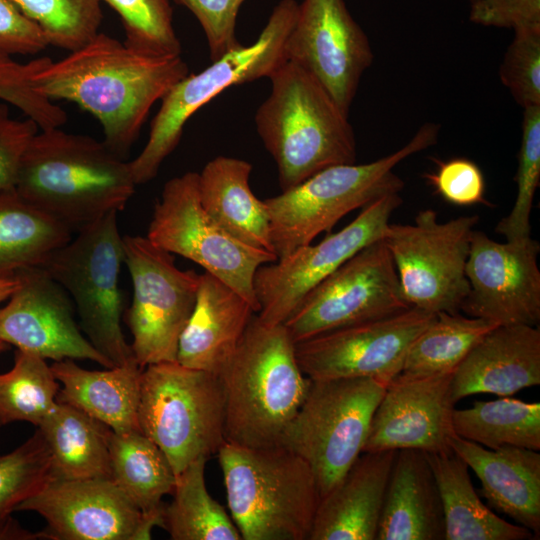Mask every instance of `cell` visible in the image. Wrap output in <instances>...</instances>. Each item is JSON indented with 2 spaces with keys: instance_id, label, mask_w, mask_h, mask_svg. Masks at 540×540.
<instances>
[{
  "instance_id": "10",
  "label": "cell",
  "mask_w": 540,
  "mask_h": 540,
  "mask_svg": "<svg viewBox=\"0 0 540 540\" xmlns=\"http://www.w3.org/2000/svg\"><path fill=\"white\" fill-rule=\"evenodd\" d=\"M117 213L85 226L39 265L69 294L87 339L113 366L135 358L120 323L123 301L118 281L124 253Z\"/></svg>"
},
{
  "instance_id": "22",
  "label": "cell",
  "mask_w": 540,
  "mask_h": 540,
  "mask_svg": "<svg viewBox=\"0 0 540 540\" xmlns=\"http://www.w3.org/2000/svg\"><path fill=\"white\" fill-rule=\"evenodd\" d=\"M540 384V329L526 324L500 325L467 354L452 377V396L480 393L500 397Z\"/></svg>"
},
{
  "instance_id": "8",
  "label": "cell",
  "mask_w": 540,
  "mask_h": 540,
  "mask_svg": "<svg viewBox=\"0 0 540 540\" xmlns=\"http://www.w3.org/2000/svg\"><path fill=\"white\" fill-rule=\"evenodd\" d=\"M138 422L176 475L199 458L209 459L225 443L218 375L177 361L147 365L140 379Z\"/></svg>"
},
{
  "instance_id": "11",
  "label": "cell",
  "mask_w": 540,
  "mask_h": 540,
  "mask_svg": "<svg viewBox=\"0 0 540 540\" xmlns=\"http://www.w3.org/2000/svg\"><path fill=\"white\" fill-rule=\"evenodd\" d=\"M146 237L163 250L200 265L258 313L255 273L277 257L235 239L207 214L200 201L197 172H186L165 183Z\"/></svg>"
},
{
  "instance_id": "26",
  "label": "cell",
  "mask_w": 540,
  "mask_h": 540,
  "mask_svg": "<svg viewBox=\"0 0 540 540\" xmlns=\"http://www.w3.org/2000/svg\"><path fill=\"white\" fill-rule=\"evenodd\" d=\"M376 540H445L442 500L425 452L397 451Z\"/></svg>"
},
{
  "instance_id": "14",
  "label": "cell",
  "mask_w": 540,
  "mask_h": 540,
  "mask_svg": "<svg viewBox=\"0 0 540 540\" xmlns=\"http://www.w3.org/2000/svg\"><path fill=\"white\" fill-rule=\"evenodd\" d=\"M409 308L391 254L380 239L359 250L311 289L284 325L296 343Z\"/></svg>"
},
{
  "instance_id": "7",
  "label": "cell",
  "mask_w": 540,
  "mask_h": 540,
  "mask_svg": "<svg viewBox=\"0 0 540 540\" xmlns=\"http://www.w3.org/2000/svg\"><path fill=\"white\" fill-rule=\"evenodd\" d=\"M298 7L296 0H280L256 41L241 44L199 73H189L166 93L143 150L129 162L136 185L157 176L163 161L179 144L186 122L201 107L229 87L269 78L287 61L285 43Z\"/></svg>"
},
{
  "instance_id": "6",
  "label": "cell",
  "mask_w": 540,
  "mask_h": 540,
  "mask_svg": "<svg viewBox=\"0 0 540 540\" xmlns=\"http://www.w3.org/2000/svg\"><path fill=\"white\" fill-rule=\"evenodd\" d=\"M440 126L425 123L403 147L364 164L324 168L296 186L264 201L273 250L278 258L311 244L342 217L374 200L399 193L404 183L393 169L402 160L434 145Z\"/></svg>"
},
{
  "instance_id": "24",
  "label": "cell",
  "mask_w": 540,
  "mask_h": 540,
  "mask_svg": "<svg viewBox=\"0 0 540 540\" xmlns=\"http://www.w3.org/2000/svg\"><path fill=\"white\" fill-rule=\"evenodd\" d=\"M451 450L479 478L481 494L489 507L540 535V454L505 446L488 449L454 434Z\"/></svg>"
},
{
  "instance_id": "45",
  "label": "cell",
  "mask_w": 540,
  "mask_h": 540,
  "mask_svg": "<svg viewBox=\"0 0 540 540\" xmlns=\"http://www.w3.org/2000/svg\"><path fill=\"white\" fill-rule=\"evenodd\" d=\"M39 129L30 118H11L8 106L0 103V191L15 188L24 154Z\"/></svg>"
},
{
  "instance_id": "31",
  "label": "cell",
  "mask_w": 540,
  "mask_h": 540,
  "mask_svg": "<svg viewBox=\"0 0 540 540\" xmlns=\"http://www.w3.org/2000/svg\"><path fill=\"white\" fill-rule=\"evenodd\" d=\"M64 224L25 201L15 188L0 191V278L39 266L71 240Z\"/></svg>"
},
{
  "instance_id": "41",
  "label": "cell",
  "mask_w": 540,
  "mask_h": 540,
  "mask_svg": "<svg viewBox=\"0 0 540 540\" xmlns=\"http://www.w3.org/2000/svg\"><path fill=\"white\" fill-rule=\"evenodd\" d=\"M49 59L41 57L20 63L11 55L0 53V99L21 110L40 130L57 128L67 121L66 112L33 86V76Z\"/></svg>"
},
{
  "instance_id": "12",
  "label": "cell",
  "mask_w": 540,
  "mask_h": 540,
  "mask_svg": "<svg viewBox=\"0 0 540 540\" xmlns=\"http://www.w3.org/2000/svg\"><path fill=\"white\" fill-rule=\"evenodd\" d=\"M479 217L439 222L432 209L413 224L389 223L383 237L403 295L411 307L431 313H457L468 295L465 274L470 237Z\"/></svg>"
},
{
  "instance_id": "9",
  "label": "cell",
  "mask_w": 540,
  "mask_h": 540,
  "mask_svg": "<svg viewBox=\"0 0 540 540\" xmlns=\"http://www.w3.org/2000/svg\"><path fill=\"white\" fill-rule=\"evenodd\" d=\"M388 383L371 377L311 380L280 445L310 466L320 498L362 453L373 414Z\"/></svg>"
},
{
  "instance_id": "49",
  "label": "cell",
  "mask_w": 540,
  "mask_h": 540,
  "mask_svg": "<svg viewBox=\"0 0 540 540\" xmlns=\"http://www.w3.org/2000/svg\"><path fill=\"white\" fill-rule=\"evenodd\" d=\"M469 1L472 3V2H474V1H476V0H469Z\"/></svg>"
},
{
  "instance_id": "3",
  "label": "cell",
  "mask_w": 540,
  "mask_h": 540,
  "mask_svg": "<svg viewBox=\"0 0 540 540\" xmlns=\"http://www.w3.org/2000/svg\"><path fill=\"white\" fill-rule=\"evenodd\" d=\"M217 375L224 396L225 441L247 448L280 445L311 383L299 367L285 325H267L257 315Z\"/></svg>"
},
{
  "instance_id": "2",
  "label": "cell",
  "mask_w": 540,
  "mask_h": 540,
  "mask_svg": "<svg viewBox=\"0 0 540 540\" xmlns=\"http://www.w3.org/2000/svg\"><path fill=\"white\" fill-rule=\"evenodd\" d=\"M135 187L129 162L104 141L59 127L34 136L15 185L25 201L76 232L123 210Z\"/></svg>"
},
{
  "instance_id": "43",
  "label": "cell",
  "mask_w": 540,
  "mask_h": 540,
  "mask_svg": "<svg viewBox=\"0 0 540 540\" xmlns=\"http://www.w3.org/2000/svg\"><path fill=\"white\" fill-rule=\"evenodd\" d=\"M186 7L200 23L212 61L241 45L236 22L245 0H173Z\"/></svg>"
},
{
  "instance_id": "5",
  "label": "cell",
  "mask_w": 540,
  "mask_h": 540,
  "mask_svg": "<svg viewBox=\"0 0 540 540\" xmlns=\"http://www.w3.org/2000/svg\"><path fill=\"white\" fill-rule=\"evenodd\" d=\"M231 518L242 540H309L320 501L310 466L282 445L217 452Z\"/></svg>"
},
{
  "instance_id": "27",
  "label": "cell",
  "mask_w": 540,
  "mask_h": 540,
  "mask_svg": "<svg viewBox=\"0 0 540 540\" xmlns=\"http://www.w3.org/2000/svg\"><path fill=\"white\" fill-rule=\"evenodd\" d=\"M50 368L62 385L57 401L79 409L115 433L140 431L138 406L143 367L135 358L100 371L84 369L72 359L54 361Z\"/></svg>"
},
{
  "instance_id": "4",
  "label": "cell",
  "mask_w": 540,
  "mask_h": 540,
  "mask_svg": "<svg viewBox=\"0 0 540 540\" xmlns=\"http://www.w3.org/2000/svg\"><path fill=\"white\" fill-rule=\"evenodd\" d=\"M269 79L271 92L257 109L255 124L275 161L281 191L329 166L355 163L348 115L311 74L287 60Z\"/></svg>"
},
{
  "instance_id": "25",
  "label": "cell",
  "mask_w": 540,
  "mask_h": 540,
  "mask_svg": "<svg viewBox=\"0 0 540 540\" xmlns=\"http://www.w3.org/2000/svg\"><path fill=\"white\" fill-rule=\"evenodd\" d=\"M254 307L215 276H199L191 316L178 341L176 361L186 367L218 374L240 343Z\"/></svg>"
},
{
  "instance_id": "35",
  "label": "cell",
  "mask_w": 540,
  "mask_h": 540,
  "mask_svg": "<svg viewBox=\"0 0 540 540\" xmlns=\"http://www.w3.org/2000/svg\"><path fill=\"white\" fill-rule=\"evenodd\" d=\"M497 326L458 312H438L413 341L399 374L430 376L454 372L471 349Z\"/></svg>"
},
{
  "instance_id": "38",
  "label": "cell",
  "mask_w": 540,
  "mask_h": 540,
  "mask_svg": "<svg viewBox=\"0 0 540 540\" xmlns=\"http://www.w3.org/2000/svg\"><path fill=\"white\" fill-rule=\"evenodd\" d=\"M43 31L49 45L74 51L98 32L100 0H12Z\"/></svg>"
},
{
  "instance_id": "29",
  "label": "cell",
  "mask_w": 540,
  "mask_h": 540,
  "mask_svg": "<svg viewBox=\"0 0 540 540\" xmlns=\"http://www.w3.org/2000/svg\"><path fill=\"white\" fill-rule=\"evenodd\" d=\"M442 500L445 540H530L533 533L499 517L475 490L467 464L453 451L426 453Z\"/></svg>"
},
{
  "instance_id": "1",
  "label": "cell",
  "mask_w": 540,
  "mask_h": 540,
  "mask_svg": "<svg viewBox=\"0 0 540 540\" xmlns=\"http://www.w3.org/2000/svg\"><path fill=\"white\" fill-rule=\"evenodd\" d=\"M188 74L181 55L146 54L98 32L65 58L49 59L32 82L51 101H70L92 114L104 143L124 159L152 106Z\"/></svg>"
},
{
  "instance_id": "44",
  "label": "cell",
  "mask_w": 540,
  "mask_h": 540,
  "mask_svg": "<svg viewBox=\"0 0 540 540\" xmlns=\"http://www.w3.org/2000/svg\"><path fill=\"white\" fill-rule=\"evenodd\" d=\"M424 177L443 199L454 205L470 206L484 201L483 174L466 158L438 161L436 171Z\"/></svg>"
},
{
  "instance_id": "36",
  "label": "cell",
  "mask_w": 540,
  "mask_h": 540,
  "mask_svg": "<svg viewBox=\"0 0 540 540\" xmlns=\"http://www.w3.org/2000/svg\"><path fill=\"white\" fill-rule=\"evenodd\" d=\"M59 389L45 359L17 349L13 367L0 373V426L25 421L38 427L55 405Z\"/></svg>"
},
{
  "instance_id": "40",
  "label": "cell",
  "mask_w": 540,
  "mask_h": 540,
  "mask_svg": "<svg viewBox=\"0 0 540 540\" xmlns=\"http://www.w3.org/2000/svg\"><path fill=\"white\" fill-rule=\"evenodd\" d=\"M540 182V105L524 109L522 138L516 174L517 195L510 213L502 218L495 232L506 241L531 237L530 214Z\"/></svg>"
},
{
  "instance_id": "21",
  "label": "cell",
  "mask_w": 540,
  "mask_h": 540,
  "mask_svg": "<svg viewBox=\"0 0 540 540\" xmlns=\"http://www.w3.org/2000/svg\"><path fill=\"white\" fill-rule=\"evenodd\" d=\"M41 515V539L134 540L141 511L108 478L51 479L15 512Z\"/></svg>"
},
{
  "instance_id": "47",
  "label": "cell",
  "mask_w": 540,
  "mask_h": 540,
  "mask_svg": "<svg viewBox=\"0 0 540 540\" xmlns=\"http://www.w3.org/2000/svg\"><path fill=\"white\" fill-rule=\"evenodd\" d=\"M48 45L43 31L12 0H0V53L32 55Z\"/></svg>"
},
{
  "instance_id": "32",
  "label": "cell",
  "mask_w": 540,
  "mask_h": 540,
  "mask_svg": "<svg viewBox=\"0 0 540 540\" xmlns=\"http://www.w3.org/2000/svg\"><path fill=\"white\" fill-rule=\"evenodd\" d=\"M109 452L111 480L140 511L172 494L176 474L163 451L142 432L112 431Z\"/></svg>"
},
{
  "instance_id": "28",
  "label": "cell",
  "mask_w": 540,
  "mask_h": 540,
  "mask_svg": "<svg viewBox=\"0 0 540 540\" xmlns=\"http://www.w3.org/2000/svg\"><path fill=\"white\" fill-rule=\"evenodd\" d=\"M251 171L252 164L243 159L218 156L210 160L198 173L200 201L207 214L232 237L274 253L264 201L249 185Z\"/></svg>"
},
{
  "instance_id": "17",
  "label": "cell",
  "mask_w": 540,
  "mask_h": 540,
  "mask_svg": "<svg viewBox=\"0 0 540 540\" xmlns=\"http://www.w3.org/2000/svg\"><path fill=\"white\" fill-rule=\"evenodd\" d=\"M285 56L311 74L346 115L373 61L369 39L344 0H303Z\"/></svg>"
},
{
  "instance_id": "34",
  "label": "cell",
  "mask_w": 540,
  "mask_h": 540,
  "mask_svg": "<svg viewBox=\"0 0 540 540\" xmlns=\"http://www.w3.org/2000/svg\"><path fill=\"white\" fill-rule=\"evenodd\" d=\"M454 433L488 449L505 446L540 449V404L501 397L454 409Z\"/></svg>"
},
{
  "instance_id": "15",
  "label": "cell",
  "mask_w": 540,
  "mask_h": 540,
  "mask_svg": "<svg viewBox=\"0 0 540 540\" xmlns=\"http://www.w3.org/2000/svg\"><path fill=\"white\" fill-rule=\"evenodd\" d=\"M399 193L384 195L363 207L340 231L316 245H305L260 266L254 276L257 317L267 325L284 324L304 296L365 246L383 239Z\"/></svg>"
},
{
  "instance_id": "37",
  "label": "cell",
  "mask_w": 540,
  "mask_h": 540,
  "mask_svg": "<svg viewBox=\"0 0 540 540\" xmlns=\"http://www.w3.org/2000/svg\"><path fill=\"white\" fill-rule=\"evenodd\" d=\"M51 479L50 452L38 428L16 449L0 455V539L15 508Z\"/></svg>"
},
{
  "instance_id": "48",
  "label": "cell",
  "mask_w": 540,
  "mask_h": 540,
  "mask_svg": "<svg viewBox=\"0 0 540 540\" xmlns=\"http://www.w3.org/2000/svg\"><path fill=\"white\" fill-rule=\"evenodd\" d=\"M18 287V279L13 277L0 278V303L7 300ZM9 345L0 341V354L7 351Z\"/></svg>"
},
{
  "instance_id": "42",
  "label": "cell",
  "mask_w": 540,
  "mask_h": 540,
  "mask_svg": "<svg viewBox=\"0 0 540 540\" xmlns=\"http://www.w3.org/2000/svg\"><path fill=\"white\" fill-rule=\"evenodd\" d=\"M499 75L523 109L540 105V29L514 32Z\"/></svg>"
},
{
  "instance_id": "16",
  "label": "cell",
  "mask_w": 540,
  "mask_h": 540,
  "mask_svg": "<svg viewBox=\"0 0 540 540\" xmlns=\"http://www.w3.org/2000/svg\"><path fill=\"white\" fill-rule=\"evenodd\" d=\"M435 316L411 307L328 331L296 342V359L311 380L371 377L390 382L401 372L413 341Z\"/></svg>"
},
{
  "instance_id": "19",
  "label": "cell",
  "mask_w": 540,
  "mask_h": 540,
  "mask_svg": "<svg viewBox=\"0 0 540 540\" xmlns=\"http://www.w3.org/2000/svg\"><path fill=\"white\" fill-rule=\"evenodd\" d=\"M18 287L0 307V341L43 359L90 360L114 367L81 333L66 290L41 267L15 273Z\"/></svg>"
},
{
  "instance_id": "23",
  "label": "cell",
  "mask_w": 540,
  "mask_h": 540,
  "mask_svg": "<svg viewBox=\"0 0 540 540\" xmlns=\"http://www.w3.org/2000/svg\"><path fill=\"white\" fill-rule=\"evenodd\" d=\"M398 450L363 452L320 498L309 540H376Z\"/></svg>"
},
{
  "instance_id": "33",
  "label": "cell",
  "mask_w": 540,
  "mask_h": 540,
  "mask_svg": "<svg viewBox=\"0 0 540 540\" xmlns=\"http://www.w3.org/2000/svg\"><path fill=\"white\" fill-rule=\"evenodd\" d=\"M207 460L199 458L176 475L163 529L173 540H242L232 518L207 490Z\"/></svg>"
},
{
  "instance_id": "46",
  "label": "cell",
  "mask_w": 540,
  "mask_h": 540,
  "mask_svg": "<svg viewBox=\"0 0 540 540\" xmlns=\"http://www.w3.org/2000/svg\"><path fill=\"white\" fill-rule=\"evenodd\" d=\"M469 18L478 25L514 32L540 29V0H476Z\"/></svg>"
},
{
  "instance_id": "39",
  "label": "cell",
  "mask_w": 540,
  "mask_h": 540,
  "mask_svg": "<svg viewBox=\"0 0 540 540\" xmlns=\"http://www.w3.org/2000/svg\"><path fill=\"white\" fill-rule=\"evenodd\" d=\"M120 17L125 44L151 55H181L171 0H100Z\"/></svg>"
},
{
  "instance_id": "13",
  "label": "cell",
  "mask_w": 540,
  "mask_h": 540,
  "mask_svg": "<svg viewBox=\"0 0 540 540\" xmlns=\"http://www.w3.org/2000/svg\"><path fill=\"white\" fill-rule=\"evenodd\" d=\"M124 263L133 284L126 322L141 367L176 361L179 337L193 311L200 274L181 270L171 253L147 237H122Z\"/></svg>"
},
{
  "instance_id": "20",
  "label": "cell",
  "mask_w": 540,
  "mask_h": 540,
  "mask_svg": "<svg viewBox=\"0 0 540 540\" xmlns=\"http://www.w3.org/2000/svg\"><path fill=\"white\" fill-rule=\"evenodd\" d=\"M454 372L430 376L398 374L387 385L373 414L363 452L416 449L452 451Z\"/></svg>"
},
{
  "instance_id": "18",
  "label": "cell",
  "mask_w": 540,
  "mask_h": 540,
  "mask_svg": "<svg viewBox=\"0 0 540 540\" xmlns=\"http://www.w3.org/2000/svg\"><path fill=\"white\" fill-rule=\"evenodd\" d=\"M538 241L500 243L473 230L465 274L469 292L460 310L498 326L540 321Z\"/></svg>"
},
{
  "instance_id": "30",
  "label": "cell",
  "mask_w": 540,
  "mask_h": 540,
  "mask_svg": "<svg viewBox=\"0 0 540 540\" xmlns=\"http://www.w3.org/2000/svg\"><path fill=\"white\" fill-rule=\"evenodd\" d=\"M37 428L50 452L52 479H111L107 425L56 401Z\"/></svg>"
}]
</instances>
